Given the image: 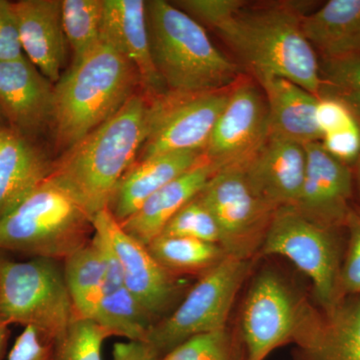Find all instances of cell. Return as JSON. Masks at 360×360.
Listing matches in <instances>:
<instances>
[{
    "mask_svg": "<svg viewBox=\"0 0 360 360\" xmlns=\"http://www.w3.org/2000/svg\"><path fill=\"white\" fill-rule=\"evenodd\" d=\"M150 127V99L137 94L112 117L52 162L49 177L90 215L106 210L120 180L131 167Z\"/></svg>",
    "mask_w": 360,
    "mask_h": 360,
    "instance_id": "cell-1",
    "label": "cell"
},
{
    "mask_svg": "<svg viewBox=\"0 0 360 360\" xmlns=\"http://www.w3.org/2000/svg\"><path fill=\"white\" fill-rule=\"evenodd\" d=\"M141 89L129 59L101 40L90 53L54 84L51 130L68 150L122 110Z\"/></svg>",
    "mask_w": 360,
    "mask_h": 360,
    "instance_id": "cell-2",
    "label": "cell"
},
{
    "mask_svg": "<svg viewBox=\"0 0 360 360\" xmlns=\"http://www.w3.org/2000/svg\"><path fill=\"white\" fill-rule=\"evenodd\" d=\"M151 56L167 94L193 96L226 89L238 66L212 44L205 28L165 0L146 1Z\"/></svg>",
    "mask_w": 360,
    "mask_h": 360,
    "instance_id": "cell-3",
    "label": "cell"
},
{
    "mask_svg": "<svg viewBox=\"0 0 360 360\" xmlns=\"http://www.w3.org/2000/svg\"><path fill=\"white\" fill-rule=\"evenodd\" d=\"M217 32L255 78H285L321 97V65L292 9H241Z\"/></svg>",
    "mask_w": 360,
    "mask_h": 360,
    "instance_id": "cell-4",
    "label": "cell"
},
{
    "mask_svg": "<svg viewBox=\"0 0 360 360\" xmlns=\"http://www.w3.org/2000/svg\"><path fill=\"white\" fill-rule=\"evenodd\" d=\"M94 217L51 177L0 219V252L65 260L94 236Z\"/></svg>",
    "mask_w": 360,
    "mask_h": 360,
    "instance_id": "cell-5",
    "label": "cell"
},
{
    "mask_svg": "<svg viewBox=\"0 0 360 360\" xmlns=\"http://www.w3.org/2000/svg\"><path fill=\"white\" fill-rule=\"evenodd\" d=\"M56 260H13L0 255V326L32 328L56 345L75 319Z\"/></svg>",
    "mask_w": 360,
    "mask_h": 360,
    "instance_id": "cell-6",
    "label": "cell"
},
{
    "mask_svg": "<svg viewBox=\"0 0 360 360\" xmlns=\"http://www.w3.org/2000/svg\"><path fill=\"white\" fill-rule=\"evenodd\" d=\"M250 267V259L224 255L207 269L169 316L151 328L146 342L163 357L193 336L224 329Z\"/></svg>",
    "mask_w": 360,
    "mask_h": 360,
    "instance_id": "cell-7",
    "label": "cell"
},
{
    "mask_svg": "<svg viewBox=\"0 0 360 360\" xmlns=\"http://www.w3.org/2000/svg\"><path fill=\"white\" fill-rule=\"evenodd\" d=\"M335 231L307 219L295 207L279 208L260 246L262 255L288 258L309 277L322 309L338 302L341 262Z\"/></svg>",
    "mask_w": 360,
    "mask_h": 360,
    "instance_id": "cell-8",
    "label": "cell"
},
{
    "mask_svg": "<svg viewBox=\"0 0 360 360\" xmlns=\"http://www.w3.org/2000/svg\"><path fill=\"white\" fill-rule=\"evenodd\" d=\"M198 198L217 221L225 255L250 259L262 246L274 210L253 191L243 165L217 172Z\"/></svg>",
    "mask_w": 360,
    "mask_h": 360,
    "instance_id": "cell-9",
    "label": "cell"
},
{
    "mask_svg": "<svg viewBox=\"0 0 360 360\" xmlns=\"http://www.w3.org/2000/svg\"><path fill=\"white\" fill-rule=\"evenodd\" d=\"M231 90L150 99V127L136 160L177 151H203Z\"/></svg>",
    "mask_w": 360,
    "mask_h": 360,
    "instance_id": "cell-10",
    "label": "cell"
},
{
    "mask_svg": "<svg viewBox=\"0 0 360 360\" xmlns=\"http://www.w3.org/2000/svg\"><path fill=\"white\" fill-rule=\"evenodd\" d=\"M269 134L264 94L255 85L243 82L229 92V101L205 149V158L217 172L241 167L257 153Z\"/></svg>",
    "mask_w": 360,
    "mask_h": 360,
    "instance_id": "cell-11",
    "label": "cell"
},
{
    "mask_svg": "<svg viewBox=\"0 0 360 360\" xmlns=\"http://www.w3.org/2000/svg\"><path fill=\"white\" fill-rule=\"evenodd\" d=\"M300 307V300L274 272L258 276L243 307L245 360H265L277 347L292 341Z\"/></svg>",
    "mask_w": 360,
    "mask_h": 360,
    "instance_id": "cell-12",
    "label": "cell"
},
{
    "mask_svg": "<svg viewBox=\"0 0 360 360\" xmlns=\"http://www.w3.org/2000/svg\"><path fill=\"white\" fill-rule=\"evenodd\" d=\"M94 224L103 229L122 265L125 284L139 304L155 321L179 295L180 284L174 274L163 267L148 246L127 233L110 210H101Z\"/></svg>",
    "mask_w": 360,
    "mask_h": 360,
    "instance_id": "cell-13",
    "label": "cell"
},
{
    "mask_svg": "<svg viewBox=\"0 0 360 360\" xmlns=\"http://www.w3.org/2000/svg\"><path fill=\"white\" fill-rule=\"evenodd\" d=\"M296 360H360V296H347L321 311L300 302L292 338Z\"/></svg>",
    "mask_w": 360,
    "mask_h": 360,
    "instance_id": "cell-14",
    "label": "cell"
},
{
    "mask_svg": "<svg viewBox=\"0 0 360 360\" xmlns=\"http://www.w3.org/2000/svg\"><path fill=\"white\" fill-rule=\"evenodd\" d=\"M54 84L25 58L0 63V112L30 141L51 129Z\"/></svg>",
    "mask_w": 360,
    "mask_h": 360,
    "instance_id": "cell-15",
    "label": "cell"
},
{
    "mask_svg": "<svg viewBox=\"0 0 360 360\" xmlns=\"http://www.w3.org/2000/svg\"><path fill=\"white\" fill-rule=\"evenodd\" d=\"M307 169L295 210L315 224L335 229L345 226L352 194L347 165L322 148L321 141L305 144Z\"/></svg>",
    "mask_w": 360,
    "mask_h": 360,
    "instance_id": "cell-16",
    "label": "cell"
},
{
    "mask_svg": "<svg viewBox=\"0 0 360 360\" xmlns=\"http://www.w3.org/2000/svg\"><path fill=\"white\" fill-rule=\"evenodd\" d=\"M243 167L253 191L272 210L295 207L307 169L304 146L269 134Z\"/></svg>",
    "mask_w": 360,
    "mask_h": 360,
    "instance_id": "cell-17",
    "label": "cell"
},
{
    "mask_svg": "<svg viewBox=\"0 0 360 360\" xmlns=\"http://www.w3.org/2000/svg\"><path fill=\"white\" fill-rule=\"evenodd\" d=\"M101 40L132 63L144 96L153 99L167 94L151 56L146 0H104Z\"/></svg>",
    "mask_w": 360,
    "mask_h": 360,
    "instance_id": "cell-18",
    "label": "cell"
},
{
    "mask_svg": "<svg viewBox=\"0 0 360 360\" xmlns=\"http://www.w3.org/2000/svg\"><path fill=\"white\" fill-rule=\"evenodd\" d=\"M20 44L26 58L51 84L60 79L68 39L61 18V0L13 1Z\"/></svg>",
    "mask_w": 360,
    "mask_h": 360,
    "instance_id": "cell-19",
    "label": "cell"
},
{
    "mask_svg": "<svg viewBox=\"0 0 360 360\" xmlns=\"http://www.w3.org/2000/svg\"><path fill=\"white\" fill-rule=\"evenodd\" d=\"M94 234L103 250L105 274L103 296L92 321L105 331L108 338L118 336L129 341H146L155 321L127 288L122 265L103 229L94 225Z\"/></svg>",
    "mask_w": 360,
    "mask_h": 360,
    "instance_id": "cell-20",
    "label": "cell"
},
{
    "mask_svg": "<svg viewBox=\"0 0 360 360\" xmlns=\"http://www.w3.org/2000/svg\"><path fill=\"white\" fill-rule=\"evenodd\" d=\"M205 158L203 151L187 150L135 161L116 186L108 210L122 224L161 187L188 172Z\"/></svg>",
    "mask_w": 360,
    "mask_h": 360,
    "instance_id": "cell-21",
    "label": "cell"
},
{
    "mask_svg": "<svg viewBox=\"0 0 360 360\" xmlns=\"http://www.w3.org/2000/svg\"><path fill=\"white\" fill-rule=\"evenodd\" d=\"M52 161L39 142L9 127L0 130V219L51 174Z\"/></svg>",
    "mask_w": 360,
    "mask_h": 360,
    "instance_id": "cell-22",
    "label": "cell"
},
{
    "mask_svg": "<svg viewBox=\"0 0 360 360\" xmlns=\"http://www.w3.org/2000/svg\"><path fill=\"white\" fill-rule=\"evenodd\" d=\"M217 172L205 158L151 195L134 214L120 224L123 231L148 246L184 206L200 195Z\"/></svg>",
    "mask_w": 360,
    "mask_h": 360,
    "instance_id": "cell-23",
    "label": "cell"
},
{
    "mask_svg": "<svg viewBox=\"0 0 360 360\" xmlns=\"http://www.w3.org/2000/svg\"><path fill=\"white\" fill-rule=\"evenodd\" d=\"M269 110V135L297 143L321 141L315 120L319 97L285 78H257Z\"/></svg>",
    "mask_w": 360,
    "mask_h": 360,
    "instance_id": "cell-24",
    "label": "cell"
},
{
    "mask_svg": "<svg viewBox=\"0 0 360 360\" xmlns=\"http://www.w3.org/2000/svg\"><path fill=\"white\" fill-rule=\"evenodd\" d=\"M302 30L326 58L360 56V0H330L302 18Z\"/></svg>",
    "mask_w": 360,
    "mask_h": 360,
    "instance_id": "cell-25",
    "label": "cell"
},
{
    "mask_svg": "<svg viewBox=\"0 0 360 360\" xmlns=\"http://www.w3.org/2000/svg\"><path fill=\"white\" fill-rule=\"evenodd\" d=\"M63 276L75 314L94 319L103 296L105 262L96 236L65 260Z\"/></svg>",
    "mask_w": 360,
    "mask_h": 360,
    "instance_id": "cell-26",
    "label": "cell"
},
{
    "mask_svg": "<svg viewBox=\"0 0 360 360\" xmlns=\"http://www.w3.org/2000/svg\"><path fill=\"white\" fill-rule=\"evenodd\" d=\"M149 252L172 274L210 269L224 257L221 246L198 239L160 234L148 245Z\"/></svg>",
    "mask_w": 360,
    "mask_h": 360,
    "instance_id": "cell-27",
    "label": "cell"
},
{
    "mask_svg": "<svg viewBox=\"0 0 360 360\" xmlns=\"http://www.w3.org/2000/svg\"><path fill=\"white\" fill-rule=\"evenodd\" d=\"M103 13L104 0H61L63 30L73 52L71 65L101 44Z\"/></svg>",
    "mask_w": 360,
    "mask_h": 360,
    "instance_id": "cell-28",
    "label": "cell"
},
{
    "mask_svg": "<svg viewBox=\"0 0 360 360\" xmlns=\"http://www.w3.org/2000/svg\"><path fill=\"white\" fill-rule=\"evenodd\" d=\"M321 96L340 99L360 118V56L326 58L321 65Z\"/></svg>",
    "mask_w": 360,
    "mask_h": 360,
    "instance_id": "cell-29",
    "label": "cell"
},
{
    "mask_svg": "<svg viewBox=\"0 0 360 360\" xmlns=\"http://www.w3.org/2000/svg\"><path fill=\"white\" fill-rule=\"evenodd\" d=\"M108 338L96 322L75 317L54 345V360H103L101 348Z\"/></svg>",
    "mask_w": 360,
    "mask_h": 360,
    "instance_id": "cell-30",
    "label": "cell"
},
{
    "mask_svg": "<svg viewBox=\"0 0 360 360\" xmlns=\"http://www.w3.org/2000/svg\"><path fill=\"white\" fill-rule=\"evenodd\" d=\"M161 360H245L226 329L193 336L177 345Z\"/></svg>",
    "mask_w": 360,
    "mask_h": 360,
    "instance_id": "cell-31",
    "label": "cell"
},
{
    "mask_svg": "<svg viewBox=\"0 0 360 360\" xmlns=\"http://www.w3.org/2000/svg\"><path fill=\"white\" fill-rule=\"evenodd\" d=\"M161 234L198 239L219 245L220 241L217 221L198 196L169 220Z\"/></svg>",
    "mask_w": 360,
    "mask_h": 360,
    "instance_id": "cell-32",
    "label": "cell"
},
{
    "mask_svg": "<svg viewBox=\"0 0 360 360\" xmlns=\"http://www.w3.org/2000/svg\"><path fill=\"white\" fill-rule=\"evenodd\" d=\"M345 227L348 246L338 279V300L347 296H360V208H350Z\"/></svg>",
    "mask_w": 360,
    "mask_h": 360,
    "instance_id": "cell-33",
    "label": "cell"
},
{
    "mask_svg": "<svg viewBox=\"0 0 360 360\" xmlns=\"http://www.w3.org/2000/svg\"><path fill=\"white\" fill-rule=\"evenodd\" d=\"M243 4L239 0H180L174 6L217 30L243 9Z\"/></svg>",
    "mask_w": 360,
    "mask_h": 360,
    "instance_id": "cell-34",
    "label": "cell"
},
{
    "mask_svg": "<svg viewBox=\"0 0 360 360\" xmlns=\"http://www.w3.org/2000/svg\"><path fill=\"white\" fill-rule=\"evenodd\" d=\"M315 120H316L317 127L321 131V137L331 132L345 129L357 122V118L347 108V104L335 97L328 96L319 97L316 111H315Z\"/></svg>",
    "mask_w": 360,
    "mask_h": 360,
    "instance_id": "cell-35",
    "label": "cell"
},
{
    "mask_svg": "<svg viewBox=\"0 0 360 360\" xmlns=\"http://www.w3.org/2000/svg\"><path fill=\"white\" fill-rule=\"evenodd\" d=\"M321 143L326 153L347 165L360 156V125L355 122L349 127L321 137Z\"/></svg>",
    "mask_w": 360,
    "mask_h": 360,
    "instance_id": "cell-36",
    "label": "cell"
},
{
    "mask_svg": "<svg viewBox=\"0 0 360 360\" xmlns=\"http://www.w3.org/2000/svg\"><path fill=\"white\" fill-rule=\"evenodd\" d=\"M13 1L0 0V63L25 58Z\"/></svg>",
    "mask_w": 360,
    "mask_h": 360,
    "instance_id": "cell-37",
    "label": "cell"
},
{
    "mask_svg": "<svg viewBox=\"0 0 360 360\" xmlns=\"http://www.w3.org/2000/svg\"><path fill=\"white\" fill-rule=\"evenodd\" d=\"M7 360H54V345L37 329L25 328L16 338Z\"/></svg>",
    "mask_w": 360,
    "mask_h": 360,
    "instance_id": "cell-38",
    "label": "cell"
},
{
    "mask_svg": "<svg viewBox=\"0 0 360 360\" xmlns=\"http://www.w3.org/2000/svg\"><path fill=\"white\" fill-rule=\"evenodd\" d=\"M162 357L146 341H125L115 343L112 360H161Z\"/></svg>",
    "mask_w": 360,
    "mask_h": 360,
    "instance_id": "cell-39",
    "label": "cell"
},
{
    "mask_svg": "<svg viewBox=\"0 0 360 360\" xmlns=\"http://www.w3.org/2000/svg\"><path fill=\"white\" fill-rule=\"evenodd\" d=\"M9 335H11V330H9L8 326H0V360L2 359L4 352H6Z\"/></svg>",
    "mask_w": 360,
    "mask_h": 360,
    "instance_id": "cell-40",
    "label": "cell"
},
{
    "mask_svg": "<svg viewBox=\"0 0 360 360\" xmlns=\"http://www.w3.org/2000/svg\"><path fill=\"white\" fill-rule=\"evenodd\" d=\"M8 127L7 125V122L6 120V118L4 117V115H2V113L0 112V130L4 129V127Z\"/></svg>",
    "mask_w": 360,
    "mask_h": 360,
    "instance_id": "cell-41",
    "label": "cell"
},
{
    "mask_svg": "<svg viewBox=\"0 0 360 360\" xmlns=\"http://www.w3.org/2000/svg\"><path fill=\"white\" fill-rule=\"evenodd\" d=\"M359 179H360V156L359 158Z\"/></svg>",
    "mask_w": 360,
    "mask_h": 360,
    "instance_id": "cell-42",
    "label": "cell"
}]
</instances>
